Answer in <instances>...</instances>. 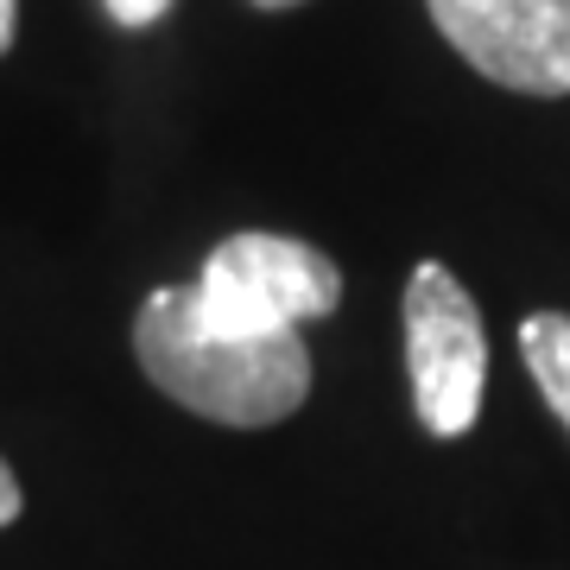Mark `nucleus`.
<instances>
[{"label":"nucleus","instance_id":"nucleus-1","mask_svg":"<svg viewBox=\"0 0 570 570\" xmlns=\"http://www.w3.org/2000/svg\"><path fill=\"white\" fill-rule=\"evenodd\" d=\"M134 355L146 381L209 425L261 431L285 425L311 400V348L298 330L285 336H235L197 311V285L146 292L134 317Z\"/></svg>","mask_w":570,"mask_h":570},{"label":"nucleus","instance_id":"nucleus-2","mask_svg":"<svg viewBox=\"0 0 570 570\" xmlns=\"http://www.w3.org/2000/svg\"><path fill=\"white\" fill-rule=\"evenodd\" d=\"M343 305V273L324 247L273 228H242L209 247L197 273V311L235 336H285Z\"/></svg>","mask_w":570,"mask_h":570},{"label":"nucleus","instance_id":"nucleus-3","mask_svg":"<svg viewBox=\"0 0 570 570\" xmlns=\"http://www.w3.org/2000/svg\"><path fill=\"white\" fill-rule=\"evenodd\" d=\"M406 317V374H412V412L431 438H469L482 387H489V336L482 311L444 261H419L400 298Z\"/></svg>","mask_w":570,"mask_h":570},{"label":"nucleus","instance_id":"nucleus-4","mask_svg":"<svg viewBox=\"0 0 570 570\" xmlns=\"http://www.w3.org/2000/svg\"><path fill=\"white\" fill-rule=\"evenodd\" d=\"M475 77L513 96H570V0H425Z\"/></svg>","mask_w":570,"mask_h":570},{"label":"nucleus","instance_id":"nucleus-5","mask_svg":"<svg viewBox=\"0 0 570 570\" xmlns=\"http://www.w3.org/2000/svg\"><path fill=\"white\" fill-rule=\"evenodd\" d=\"M520 355H527V374L539 381L546 406L558 412V425L570 431V317L564 311H532L520 324Z\"/></svg>","mask_w":570,"mask_h":570},{"label":"nucleus","instance_id":"nucleus-6","mask_svg":"<svg viewBox=\"0 0 570 570\" xmlns=\"http://www.w3.org/2000/svg\"><path fill=\"white\" fill-rule=\"evenodd\" d=\"M102 7H108V20L127 26V32H140V26H153V20L171 13V0H102Z\"/></svg>","mask_w":570,"mask_h":570},{"label":"nucleus","instance_id":"nucleus-7","mask_svg":"<svg viewBox=\"0 0 570 570\" xmlns=\"http://www.w3.org/2000/svg\"><path fill=\"white\" fill-rule=\"evenodd\" d=\"M20 482H13V469H7V456H0V527H13L20 520Z\"/></svg>","mask_w":570,"mask_h":570},{"label":"nucleus","instance_id":"nucleus-8","mask_svg":"<svg viewBox=\"0 0 570 570\" xmlns=\"http://www.w3.org/2000/svg\"><path fill=\"white\" fill-rule=\"evenodd\" d=\"M13 26H20V0H0V51L13 45Z\"/></svg>","mask_w":570,"mask_h":570},{"label":"nucleus","instance_id":"nucleus-9","mask_svg":"<svg viewBox=\"0 0 570 570\" xmlns=\"http://www.w3.org/2000/svg\"><path fill=\"white\" fill-rule=\"evenodd\" d=\"M261 13H285V7H298V0H254Z\"/></svg>","mask_w":570,"mask_h":570}]
</instances>
